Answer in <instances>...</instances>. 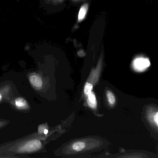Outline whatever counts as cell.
Here are the masks:
<instances>
[{"label":"cell","instance_id":"cell-1","mask_svg":"<svg viewBox=\"0 0 158 158\" xmlns=\"http://www.w3.org/2000/svg\"><path fill=\"white\" fill-rule=\"evenodd\" d=\"M42 147L40 140L33 139L28 140L21 145L17 149V151L20 152H31L38 150Z\"/></svg>","mask_w":158,"mask_h":158},{"label":"cell","instance_id":"cell-2","mask_svg":"<svg viewBox=\"0 0 158 158\" xmlns=\"http://www.w3.org/2000/svg\"><path fill=\"white\" fill-rule=\"evenodd\" d=\"M133 65L135 70L138 71H142L149 66V61L148 59L139 58L134 61Z\"/></svg>","mask_w":158,"mask_h":158},{"label":"cell","instance_id":"cell-3","mask_svg":"<svg viewBox=\"0 0 158 158\" xmlns=\"http://www.w3.org/2000/svg\"><path fill=\"white\" fill-rule=\"evenodd\" d=\"M29 81L32 85L36 89H40L43 85L42 77L38 74L34 73L30 75L29 77Z\"/></svg>","mask_w":158,"mask_h":158},{"label":"cell","instance_id":"cell-4","mask_svg":"<svg viewBox=\"0 0 158 158\" xmlns=\"http://www.w3.org/2000/svg\"><path fill=\"white\" fill-rule=\"evenodd\" d=\"M15 105L17 109L23 110L28 107L26 101L23 98H17L15 100Z\"/></svg>","mask_w":158,"mask_h":158},{"label":"cell","instance_id":"cell-5","mask_svg":"<svg viewBox=\"0 0 158 158\" xmlns=\"http://www.w3.org/2000/svg\"><path fill=\"white\" fill-rule=\"evenodd\" d=\"M88 103L90 107L92 108H95L97 106V101H96V97L93 92H90L88 95Z\"/></svg>","mask_w":158,"mask_h":158},{"label":"cell","instance_id":"cell-6","mask_svg":"<svg viewBox=\"0 0 158 158\" xmlns=\"http://www.w3.org/2000/svg\"><path fill=\"white\" fill-rule=\"evenodd\" d=\"M87 4H85L81 7L78 14V21H82L85 18L88 10Z\"/></svg>","mask_w":158,"mask_h":158},{"label":"cell","instance_id":"cell-7","mask_svg":"<svg viewBox=\"0 0 158 158\" xmlns=\"http://www.w3.org/2000/svg\"><path fill=\"white\" fill-rule=\"evenodd\" d=\"M85 143L83 142H76L73 145V148L76 151L79 152L82 151L85 148Z\"/></svg>","mask_w":158,"mask_h":158},{"label":"cell","instance_id":"cell-8","mask_svg":"<svg viewBox=\"0 0 158 158\" xmlns=\"http://www.w3.org/2000/svg\"><path fill=\"white\" fill-rule=\"evenodd\" d=\"M107 96L110 104L111 105H114L115 102V98L113 93L110 91H107Z\"/></svg>","mask_w":158,"mask_h":158},{"label":"cell","instance_id":"cell-9","mask_svg":"<svg viewBox=\"0 0 158 158\" xmlns=\"http://www.w3.org/2000/svg\"><path fill=\"white\" fill-rule=\"evenodd\" d=\"M93 86L90 83H86L84 88V93L86 95H88L92 91Z\"/></svg>","mask_w":158,"mask_h":158},{"label":"cell","instance_id":"cell-10","mask_svg":"<svg viewBox=\"0 0 158 158\" xmlns=\"http://www.w3.org/2000/svg\"><path fill=\"white\" fill-rule=\"evenodd\" d=\"M153 121H154V123L156 124V125L158 126V112H156V114H154L153 116Z\"/></svg>","mask_w":158,"mask_h":158},{"label":"cell","instance_id":"cell-11","mask_svg":"<svg viewBox=\"0 0 158 158\" xmlns=\"http://www.w3.org/2000/svg\"><path fill=\"white\" fill-rule=\"evenodd\" d=\"M48 129H45L44 130V131H43V133L45 135H47V134H48Z\"/></svg>","mask_w":158,"mask_h":158},{"label":"cell","instance_id":"cell-12","mask_svg":"<svg viewBox=\"0 0 158 158\" xmlns=\"http://www.w3.org/2000/svg\"><path fill=\"white\" fill-rule=\"evenodd\" d=\"M2 95L1 93H0V101L2 100Z\"/></svg>","mask_w":158,"mask_h":158}]
</instances>
